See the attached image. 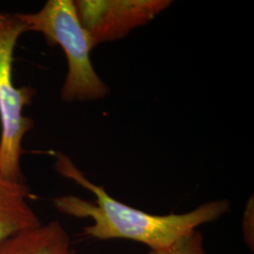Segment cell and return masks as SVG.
I'll return each instance as SVG.
<instances>
[{
	"label": "cell",
	"instance_id": "4",
	"mask_svg": "<svg viewBox=\"0 0 254 254\" xmlns=\"http://www.w3.org/2000/svg\"><path fill=\"white\" fill-rule=\"evenodd\" d=\"M171 0H76L82 27L95 47L120 40L154 20L171 6Z\"/></svg>",
	"mask_w": 254,
	"mask_h": 254
},
{
	"label": "cell",
	"instance_id": "3",
	"mask_svg": "<svg viewBox=\"0 0 254 254\" xmlns=\"http://www.w3.org/2000/svg\"><path fill=\"white\" fill-rule=\"evenodd\" d=\"M26 32L20 13L0 12V174L14 182H24L22 144L33 127L24 109L36 93L31 87L16 88L12 82L14 49L19 37Z\"/></svg>",
	"mask_w": 254,
	"mask_h": 254
},
{
	"label": "cell",
	"instance_id": "2",
	"mask_svg": "<svg viewBox=\"0 0 254 254\" xmlns=\"http://www.w3.org/2000/svg\"><path fill=\"white\" fill-rule=\"evenodd\" d=\"M26 31L43 34L47 44L61 46L68 64L61 97L66 103L97 100L109 93V87L96 73L90 54L94 48L82 27L73 0H48L37 12L20 13Z\"/></svg>",
	"mask_w": 254,
	"mask_h": 254
},
{
	"label": "cell",
	"instance_id": "1",
	"mask_svg": "<svg viewBox=\"0 0 254 254\" xmlns=\"http://www.w3.org/2000/svg\"><path fill=\"white\" fill-rule=\"evenodd\" d=\"M55 169L95 196L94 201L63 196L55 199L54 205L64 215L91 218L92 224L84 228L83 234L98 240H132L149 247L150 251H158L201 225L218 220L230 210L229 200H218L184 214L153 215L112 198L104 187L90 181L66 154H56Z\"/></svg>",
	"mask_w": 254,
	"mask_h": 254
},
{
	"label": "cell",
	"instance_id": "7",
	"mask_svg": "<svg viewBox=\"0 0 254 254\" xmlns=\"http://www.w3.org/2000/svg\"><path fill=\"white\" fill-rule=\"evenodd\" d=\"M150 254H205L203 237L198 230H195L168 248L150 251Z\"/></svg>",
	"mask_w": 254,
	"mask_h": 254
},
{
	"label": "cell",
	"instance_id": "6",
	"mask_svg": "<svg viewBox=\"0 0 254 254\" xmlns=\"http://www.w3.org/2000/svg\"><path fill=\"white\" fill-rule=\"evenodd\" d=\"M0 254H75L71 238L57 220L11 236L0 246Z\"/></svg>",
	"mask_w": 254,
	"mask_h": 254
},
{
	"label": "cell",
	"instance_id": "5",
	"mask_svg": "<svg viewBox=\"0 0 254 254\" xmlns=\"http://www.w3.org/2000/svg\"><path fill=\"white\" fill-rule=\"evenodd\" d=\"M30 197L24 182L10 181L0 174V246L11 236L42 224L28 203Z\"/></svg>",
	"mask_w": 254,
	"mask_h": 254
}]
</instances>
